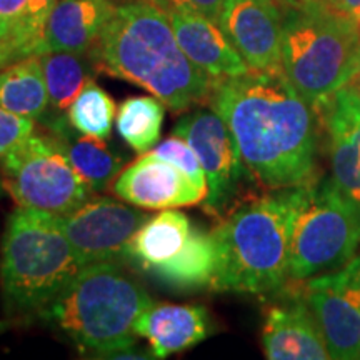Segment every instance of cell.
<instances>
[{"instance_id": "cell-1", "label": "cell", "mask_w": 360, "mask_h": 360, "mask_svg": "<svg viewBox=\"0 0 360 360\" xmlns=\"http://www.w3.org/2000/svg\"><path fill=\"white\" fill-rule=\"evenodd\" d=\"M209 102L227 124L255 182L270 191L312 182L315 110L283 72L249 70L217 80Z\"/></svg>"}, {"instance_id": "cell-2", "label": "cell", "mask_w": 360, "mask_h": 360, "mask_svg": "<svg viewBox=\"0 0 360 360\" xmlns=\"http://www.w3.org/2000/svg\"><path fill=\"white\" fill-rule=\"evenodd\" d=\"M96 47L101 69L146 89L170 110H188L212 94L214 80L186 56L169 13L152 0L117 7Z\"/></svg>"}, {"instance_id": "cell-3", "label": "cell", "mask_w": 360, "mask_h": 360, "mask_svg": "<svg viewBox=\"0 0 360 360\" xmlns=\"http://www.w3.org/2000/svg\"><path fill=\"white\" fill-rule=\"evenodd\" d=\"M312 182L242 202L219 220L210 232L214 290L262 295L285 285L295 224Z\"/></svg>"}, {"instance_id": "cell-4", "label": "cell", "mask_w": 360, "mask_h": 360, "mask_svg": "<svg viewBox=\"0 0 360 360\" xmlns=\"http://www.w3.org/2000/svg\"><path fill=\"white\" fill-rule=\"evenodd\" d=\"M152 302L117 262L85 265L40 317L82 352L119 354L137 340L135 322Z\"/></svg>"}, {"instance_id": "cell-5", "label": "cell", "mask_w": 360, "mask_h": 360, "mask_svg": "<svg viewBox=\"0 0 360 360\" xmlns=\"http://www.w3.org/2000/svg\"><path fill=\"white\" fill-rule=\"evenodd\" d=\"M84 265L51 212L17 207L0 252V283L12 315H40Z\"/></svg>"}, {"instance_id": "cell-6", "label": "cell", "mask_w": 360, "mask_h": 360, "mask_svg": "<svg viewBox=\"0 0 360 360\" xmlns=\"http://www.w3.org/2000/svg\"><path fill=\"white\" fill-rule=\"evenodd\" d=\"M360 30L323 6L287 7L282 17V70L315 110L352 77Z\"/></svg>"}, {"instance_id": "cell-7", "label": "cell", "mask_w": 360, "mask_h": 360, "mask_svg": "<svg viewBox=\"0 0 360 360\" xmlns=\"http://www.w3.org/2000/svg\"><path fill=\"white\" fill-rule=\"evenodd\" d=\"M360 245V205L345 197L335 184H310L292 238L289 278L307 281L332 272L354 259Z\"/></svg>"}, {"instance_id": "cell-8", "label": "cell", "mask_w": 360, "mask_h": 360, "mask_svg": "<svg viewBox=\"0 0 360 360\" xmlns=\"http://www.w3.org/2000/svg\"><path fill=\"white\" fill-rule=\"evenodd\" d=\"M0 179L17 207L51 214L77 209L94 192L52 132H32L0 157Z\"/></svg>"}, {"instance_id": "cell-9", "label": "cell", "mask_w": 360, "mask_h": 360, "mask_svg": "<svg viewBox=\"0 0 360 360\" xmlns=\"http://www.w3.org/2000/svg\"><path fill=\"white\" fill-rule=\"evenodd\" d=\"M172 135L184 139L199 157L207 179L205 212L222 219L240 205L242 192L255 179L222 117L214 109H197L175 124Z\"/></svg>"}, {"instance_id": "cell-10", "label": "cell", "mask_w": 360, "mask_h": 360, "mask_svg": "<svg viewBox=\"0 0 360 360\" xmlns=\"http://www.w3.org/2000/svg\"><path fill=\"white\" fill-rule=\"evenodd\" d=\"M82 265L119 262L152 215L110 197H90L67 214H53Z\"/></svg>"}, {"instance_id": "cell-11", "label": "cell", "mask_w": 360, "mask_h": 360, "mask_svg": "<svg viewBox=\"0 0 360 360\" xmlns=\"http://www.w3.org/2000/svg\"><path fill=\"white\" fill-rule=\"evenodd\" d=\"M300 289L330 359H360V255L334 274L307 278Z\"/></svg>"}, {"instance_id": "cell-12", "label": "cell", "mask_w": 360, "mask_h": 360, "mask_svg": "<svg viewBox=\"0 0 360 360\" xmlns=\"http://www.w3.org/2000/svg\"><path fill=\"white\" fill-rule=\"evenodd\" d=\"M219 27L250 70H282V15L276 0H225Z\"/></svg>"}, {"instance_id": "cell-13", "label": "cell", "mask_w": 360, "mask_h": 360, "mask_svg": "<svg viewBox=\"0 0 360 360\" xmlns=\"http://www.w3.org/2000/svg\"><path fill=\"white\" fill-rule=\"evenodd\" d=\"M112 192L130 205L148 210L177 209L204 202L205 193L179 167L150 154L117 175Z\"/></svg>"}, {"instance_id": "cell-14", "label": "cell", "mask_w": 360, "mask_h": 360, "mask_svg": "<svg viewBox=\"0 0 360 360\" xmlns=\"http://www.w3.org/2000/svg\"><path fill=\"white\" fill-rule=\"evenodd\" d=\"M330 137L332 182L360 205V94L345 84L315 109Z\"/></svg>"}, {"instance_id": "cell-15", "label": "cell", "mask_w": 360, "mask_h": 360, "mask_svg": "<svg viewBox=\"0 0 360 360\" xmlns=\"http://www.w3.org/2000/svg\"><path fill=\"white\" fill-rule=\"evenodd\" d=\"M262 347L265 357L270 360L330 359L321 328L304 300L300 287L292 289L283 304L267 309Z\"/></svg>"}, {"instance_id": "cell-16", "label": "cell", "mask_w": 360, "mask_h": 360, "mask_svg": "<svg viewBox=\"0 0 360 360\" xmlns=\"http://www.w3.org/2000/svg\"><path fill=\"white\" fill-rule=\"evenodd\" d=\"M169 17L182 51L214 82L250 70L217 22L192 12H170Z\"/></svg>"}, {"instance_id": "cell-17", "label": "cell", "mask_w": 360, "mask_h": 360, "mask_svg": "<svg viewBox=\"0 0 360 360\" xmlns=\"http://www.w3.org/2000/svg\"><path fill=\"white\" fill-rule=\"evenodd\" d=\"M135 334L147 339L152 357L165 359L207 339L209 314L202 305L152 304L135 322Z\"/></svg>"}, {"instance_id": "cell-18", "label": "cell", "mask_w": 360, "mask_h": 360, "mask_svg": "<svg viewBox=\"0 0 360 360\" xmlns=\"http://www.w3.org/2000/svg\"><path fill=\"white\" fill-rule=\"evenodd\" d=\"M115 8L114 0H57L45 25L42 53H85L101 39Z\"/></svg>"}, {"instance_id": "cell-19", "label": "cell", "mask_w": 360, "mask_h": 360, "mask_svg": "<svg viewBox=\"0 0 360 360\" xmlns=\"http://www.w3.org/2000/svg\"><path fill=\"white\" fill-rule=\"evenodd\" d=\"M47 127L64 147L70 164L77 170L94 192H103L110 187L122 170L124 160L114 154L103 139L79 132L69 122V117H56Z\"/></svg>"}, {"instance_id": "cell-20", "label": "cell", "mask_w": 360, "mask_h": 360, "mask_svg": "<svg viewBox=\"0 0 360 360\" xmlns=\"http://www.w3.org/2000/svg\"><path fill=\"white\" fill-rule=\"evenodd\" d=\"M192 224L186 214L165 209L152 215L135 232L125 250V260L143 272L169 262L186 245Z\"/></svg>"}, {"instance_id": "cell-21", "label": "cell", "mask_w": 360, "mask_h": 360, "mask_svg": "<svg viewBox=\"0 0 360 360\" xmlns=\"http://www.w3.org/2000/svg\"><path fill=\"white\" fill-rule=\"evenodd\" d=\"M215 267L212 233L193 227L182 250L169 262L148 270L155 281L170 289L192 290L210 285Z\"/></svg>"}, {"instance_id": "cell-22", "label": "cell", "mask_w": 360, "mask_h": 360, "mask_svg": "<svg viewBox=\"0 0 360 360\" xmlns=\"http://www.w3.org/2000/svg\"><path fill=\"white\" fill-rule=\"evenodd\" d=\"M49 98L40 56L13 62L0 72V107L30 119H42Z\"/></svg>"}, {"instance_id": "cell-23", "label": "cell", "mask_w": 360, "mask_h": 360, "mask_svg": "<svg viewBox=\"0 0 360 360\" xmlns=\"http://www.w3.org/2000/svg\"><path fill=\"white\" fill-rule=\"evenodd\" d=\"M164 114V102L155 96L129 97L115 114L117 132L137 154H146L159 142Z\"/></svg>"}, {"instance_id": "cell-24", "label": "cell", "mask_w": 360, "mask_h": 360, "mask_svg": "<svg viewBox=\"0 0 360 360\" xmlns=\"http://www.w3.org/2000/svg\"><path fill=\"white\" fill-rule=\"evenodd\" d=\"M85 53L47 52L40 56L45 85L53 109L69 110L70 103L82 92L87 80L92 79V67Z\"/></svg>"}, {"instance_id": "cell-25", "label": "cell", "mask_w": 360, "mask_h": 360, "mask_svg": "<svg viewBox=\"0 0 360 360\" xmlns=\"http://www.w3.org/2000/svg\"><path fill=\"white\" fill-rule=\"evenodd\" d=\"M69 122L79 132L105 141L112 132L115 117V103L102 87L89 79L82 92L69 107Z\"/></svg>"}, {"instance_id": "cell-26", "label": "cell", "mask_w": 360, "mask_h": 360, "mask_svg": "<svg viewBox=\"0 0 360 360\" xmlns=\"http://www.w3.org/2000/svg\"><path fill=\"white\" fill-rule=\"evenodd\" d=\"M29 0H0V42L12 52L13 60L30 57Z\"/></svg>"}, {"instance_id": "cell-27", "label": "cell", "mask_w": 360, "mask_h": 360, "mask_svg": "<svg viewBox=\"0 0 360 360\" xmlns=\"http://www.w3.org/2000/svg\"><path fill=\"white\" fill-rule=\"evenodd\" d=\"M150 155L174 164L192 180L193 186L200 188L207 195V179L204 169H202L199 157L193 152V148L184 139L177 137V135H170L165 141L155 143V147L150 150Z\"/></svg>"}, {"instance_id": "cell-28", "label": "cell", "mask_w": 360, "mask_h": 360, "mask_svg": "<svg viewBox=\"0 0 360 360\" xmlns=\"http://www.w3.org/2000/svg\"><path fill=\"white\" fill-rule=\"evenodd\" d=\"M35 122L30 117L13 114L0 107V157L19 146L34 132Z\"/></svg>"}, {"instance_id": "cell-29", "label": "cell", "mask_w": 360, "mask_h": 360, "mask_svg": "<svg viewBox=\"0 0 360 360\" xmlns=\"http://www.w3.org/2000/svg\"><path fill=\"white\" fill-rule=\"evenodd\" d=\"M56 4L57 0H29L27 35H29V47L32 56H40L42 53L45 25H47L49 15H51Z\"/></svg>"}, {"instance_id": "cell-30", "label": "cell", "mask_w": 360, "mask_h": 360, "mask_svg": "<svg viewBox=\"0 0 360 360\" xmlns=\"http://www.w3.org/2000/svg\"><path fill=\"white\" fill-rule=\"evenodd\" d=\"M165 12H192L217 22L225 0H152Z\"/></svg>"}, {"instance_id": "cell-31", "label": "cell", "mask_w": 360, "mask_h": 360, "mask_svg": "<svg viewBox=\"0 0 360 360\" xmlns=\"http://www.w3.org/2000/svg\"><path fill=\"white\" fill-rule=\"evenodd\" d=\"M332 11L347 17L360 30V0H334Z\"/></svg>"}, {"instance_id": "cell-32", "label": "cell", "mask_w": 360, "mask_h": 360, "mask_svg": "<svg viewBox=\"0 0 360 360\" xmlns=\"http://www.w3.org/2000/svg\"><path fill=\"white\" fill-rule=\"evenodd\" d=\"M12 62H15V60H13L12 52L8 51L6 45L0 42V69H6V67L8 64H12Z\"/></svg>"}, {"instance_id": "cell-33", "label": "cell", "mask_w": 360, "mask_h": 360, "mask_svg": "<svg viewBox=\"0 0 360 360\" xmlns=\"http://www.w3.org/2000/svg\"><path fill=\"white\" fill-rule=\"evenodd\" d=\"M350 87L357 90V92L360 94V51H359V58H357V65H355V70L352 74V77H350V80L347 82Z\"/></svg>"}, {"instance_id": "cell-34", "label": "cell", "mask_w": 360, "mask_h": 360, "mask_svg": "<svg viewBox=\"0 0 360 360\" xmlns=\"http://www.w3.org/2000/svg\"><path fill=\"white\" fill-rule=\"evenodd\" d=\"M277 2L283 4V6H285V7H297V6H300L299 0H277Z\"/></svg>"}, {"instance_id": "cell-35", "label": "cell", "mask_w": 360, "mask_h": 360, "mask_svg": "<svg viewBox=\"0 0 360 360\" xmlns=\"http://www.w3.org/2000/svg\"><path fill=\"white\" fill-rule=\"evenodd\" d=\"M300 6H321L319 0H300Z\"/></svg>"}, {"instance_id": "cell-36", "label": "cell", "mask_w": 360, "mask_h": 360, "mask_svg": "<svg viewBox=\"0 0 360 360\" xmlns=\"http://www.w3.org/2000/svg\"><path fill=\"white\" fill-rule=\"evenodd\" d=\"M319 4H321V6H323V7L330 8V11H332V6H334V0H319Z\"/></svg>"}, {"instance_id": "cell-37", "label": "cell", "mask_w": 360, "mask_h": 360, "mask_svg": "<svg viewBox=\"0 0 360 360\" xmlns=\"http://www.w3.org/2000/svg\"><path fill=\"white\" fill-rule=\"evenodd\" d=\"M0 328H2V323H0Z\"/></svg>"}]
</instances>
